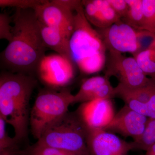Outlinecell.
Wrapping results in <instances>:
<instances>
[{
	"label": "cell",
	"instance_id": "1",
	"mask_svg": "<svg viewBox=\"0 0 155 155\" xmlns=\"http://www.w3.org/2000/svg\"><path fill=\"white\" fill-rule=\"evenodd\" d=\"M12 38L1 54V64L12 73L32 75L47 48L34 9H17Z\"/></svg>",
	"mask_w": 155,
	"mask_h": 155
},
{
	"label": "cell",
	"instance_id": "2",
	"mask_svg": "<svg viewBox=\"0 0 155 155\" xmlns=\"http://www.w3.org/2000/svg\"><path fill=\"white\" fill-rule=\"evenodd\" d=\"M36 81L32 75L3 72L0 76V117L14 128L18 142L27 137L29 101Z\"/></svg>",
	"mask_w": 155,
	"mask_h": 155
},
{
	"label": "cell",
	"instance_id": "3",
	"mask_svg": "<svg viewBox=\"0 0 155 155\" xmlns=\"http://www.w3.org/2000/svg\"><path fill=\"white\" fill-rule=\"evenodd\" d=\"M69 46L72 61L82 73H97L105 66L107 48L97 31L85 17L81 2L75 11Z\"/></svg>",
	"mask_w": 155,
	"mask_h": 155
},
{
	"label": "cell",
	"instance_id": "4",
	"mask_svg": "<svg viewBox=\"0 0 155 155\" xmlns=\"http://www.w3.org/2000/svg\"><path fill=\"white\" fill-rule=\"evenodd\" d=\"M87 130L76 112H68L49 125L36 143L72 153H89Z\"/></svg>",
	"mask_w": 155,
	"mask_h": 155
},
{
	"label": "cell",
	"instance_id": "5",
	"mask_svg": "<svg viewBox=\"0 0 155 155\" xmlns=\"http://www.w3.org/2000/svg\"><path fill=\"white\" fill-rule=\"evenodd\" d=\"M74 95L67 88H52L39 93L30 111L29 125L35 138L38 140L47 127L69 112Z\"/></svg>",
	"mask_w": 155,
	"mask_h": 155
},
{
	"label": "cell",
	"instance_id": "6",
	"mask_svg": "<svg viewBox=\"0 0 155 155\" xmlns=\"http://www.w3.org/2000/svg\"><path fill=\"white\" fill-rule=\"evenodd\" d=\"M105 74L109 78L116 76L119 84L134 89L145 86L152 80L145 74L134 57H127L121 53L108 51Z\"/></svg>",
	"mask_w": 155,
	"mask_h": 155
},
{
	"label": "cell",
	"instance_id": "7",
	"mask_svg": "<svg viewBox=\"0 0 155 155\" xmlns=\"http://www.w3.org/2000/svg\"><path fill=\"white\" fill-rule=\"evenodd\" d=\"M74 63L58 54L45 55L37 69L40 79L50 88L64 87L75 75Z\"/></svg>",
	"mask_w": 155,
	"mask_h": 155
},
{
	"label": "cell",
	"instance_id": "8",
	"mask_svg": "<svg viewBox=\"0 0 155 155\" xmlns=\"http://www.w3.org/2000/svg\"><path fill=\"white\" fill-rule=\"evenodd\" d=\"M39 22L71 37L74 28L75 10L66 0L47 1L34 9Z\"/></svg>",
	"mask_w": 155,
	"mask_h": 155
},
{
	"label": "cell",
	"instance_id": "9",
	"mask_svg": "<svg viewBox=\"0 0 155 155\" xmlns=\"http://www.w3.org/2000/svg\"><path fill=\"white\" fill-rule=\"evenodd\" d=\"M107 51L122 54L129 53L135 57L138 51L137 30L122 20L107 28L97 30Z\"/></svg>",
	"mask_w": 155,
	"mask_h": 155
},
{
	"label": "cell",
	"instance_id": "10",
	"mask_svg": "<svg viewBox=\"0 0 155 155\" xmlns=\"http://www.w3.org/2000/svg\"><path fill=\"white\" fill-rule=\"evenodd\" d=\"M87 130V146L91 155H127L134 150L132 142H127L110 131Z\"/></svg>",
	"mask_w": 155,
	"mask_h": 155
},
{
	"label": "cell",
	"instance_id": "11",
	"mask_svg": "<svg viewBox=\"0 0 155 155\" xmlns=\"http://www.w3.org/2000/svg\"><path fill=\"white\" fill-rule=\"evenodd\" d=\"M75 112L87 129H105L116 114L111 99H96L81 103Z\"/></svg>",
	"mask_w": 155,
	"mask_h": 155
},
{
	"label": "cell",
	"instance_id": "12",
	"mask_svg": "<svg viewBox=\"0 0 155 155\" xmlns=\"http://www.w3.org/2000/svg\"><path fill=\"white\" fill-rule=\"evenodd\" d=\"M148 118L124 105L104 129L131 137L136 141L144 132Z\"/></svg>",
	"mask_w": 155,
	"mask_h": 155
},
{
	"label": "cell",
	"instance_id": "13",
	"mask_svg": "<svg viewBox=\"0 0 155 155\" xmlns=\"http://www.w3.org/2000/svg\"><path fill=\"white\" fill-rule=\"evenodd\" d=\"M109 78L105 75L94 76L84 81L79 90L74 95L73 104L115 97L114 87L111 85Z\"/></svg>",
	"mask_w": 155,
	"mask_h": 155
},
{
	"label": "cell",
	"instance_id": "14",
	"mask_svg": "<svg viewBox=\"0 0 155 155\" xmlns=\"http://www.w3.org/2000/svg\"><path fill=\"white\" fill-rule=\"evenodd\" d=\"M81 2L87 19L99 29L107 28L121 20L108 0H85Z\"/></svg>",
	"mask_w": 155,
	"mask_h": 155
},
{
	"label": "cell",
	"instance_id": "15",
	"mask_svg": "<svg viewBox=\"0 0 155 155\" xmlns=\"http://www.w3.org/2000/svg\"><path fill=\"white\" fill-rule=\"evenodd\" d=\"M115 97L122 99L131 110L144 116L145 107L155 93V80L139 88H127L118 84L114 87Z\"/></svg>",
	"mask_w": 155,
	"mask_h": 155
},
{
	"label": "cell",
	"instance_id": "16",
	"mask_svg": "<svg viewBox=\"0 0 155 155\" xmlns=\"http://www.w3.org/2000/svg\"><path fill=\"white\" fill-rule=\"evenodd\" d=\"M39 23L42 38L46 48L73 62L69 46L70 37L56 28Z\"/></svg>",
	"mask_w": 155,
	"mask_h": 155
},
{
	"label": "cell",
	"instance_id": "17",
	"mask_svg": "<svg viewBox=\"0 0 155 155\" xmlns=\"http://www.w3.org/2000/svg\"><path fill=\"white\" fill-rule=\"evenodd\" d=\"M128 6L126 16L121 20L137 29H143V14L142 0H126Z\"/></svg>",
	"mask_w": 155,
	"mask_h": 155
},
{
	"label": "cell",
	"instance_id": "18",
	"mask_svg": "<svg viewBox=\"0 0 155 155\" xmlns=\"http://www.w3.org/2000/svg\"><path fill=\"white\" fill-rule=\"evenodd\" d=\"M134 58L145 74L155 80V47L140 53Z\"/></svg>",
	"mask_w": 155,
	"mask_h": 155
},
{
	"label": "cell",
	"instance_id": "19",
	"mask_svg": "<svg viewBox=\"0 0 155 155\" xmlns=\"http://www.w3.org/2000/svg\"><path fill=\"white\" fill-rule=\"evenodd\" d=\"M134 150H140L147 151L155 144V119L148 118L144 132L140 138L132 142Z\"/></svg>",
	"mask_w": 155,
	"mask_h": 155
},
{
	"label": "cell",
	"instance_id": "20",
	"mask_svg": "<svg viewBox=\"0 0 155 155\" xmlns=\"http://www.w3.org/2000/svg\"><path fill=\"white\" fill-rule=\"evenodd\" d=\"M143 29L155 33V0H142Z\"/></svg>",
	"mask_w": 155,
	"mask_h": 155
},
{
	"label": "cell",
	"instance_id": "21",
	"mask_svg": "<svg viewBox=\"0 0 155 155\" xmlns=\"http://www.w3.org/2000/svg\"><path fill=\"white\" fill-rule=\"evenodd\" d=\"M6 124L5 120L0 117V152L5 150H20L17 147V144L19 142L14 137L11 138L8 135L6 129Z\"/></svg>",
	"mask_w": 155,
	"mask_h": 155
},
{
	"label": "cell",
	"instance_id": "22",
	"mask_svg": "<svg viewBox=\"0 0 155 155\" xmlns=\"http://www.w3.org/2000/svg\"><path fill=\"white\" fill-rule=\"evenodd\" d=\"M137 34L138 46V51L137 55L141 52L155 47L154 32L144 29H140L137 30Z\"/></svg>",
	"mask_w": 155,
	"mask_h": 155
},
{
	"label": "cell",
	"instance_id": "23",
	"mask_svg": "<svg viewBox=\"0 0 155 155\" xmlns=\"http://www.w3.org/2000/svg\"><path fill=\"white\" fill-rule=\"evenodd\" d=\"M46 2V0H0V7L2 8L13 7L22 10H34Z\"/></svg>",
	"mask_w": 155,
	"mask_h": 155
},
{
	"label": "cell",
	"instance_id": "24",
	"mask_svg": "<svg viewBox=\"0 0 155 155\" xmlns=\"http://www.w3.org/2000/svg\"><path fill=\"white\" fill-rule=\"evenodd\" d=\"M30 155H72L74 153L54 147L35 143L27 150Z\"/></svg>",
	"mask_w": 155,
	"mask_h": 155
},
{
	"label": "cell",
	"instance_id": "25",
	"mask_svg": "<svg viewBox=\"0 0 155 155\" xmlns=\"http://www.w3.org/2000/svg\"><path fill=\"white\" fill-rule=\"evenodd\" d=\"M11 19L5 13L0 14V38L5 39L8 42L12 38V28L11 23Z\"/></svg>",
	"mask_w": 155,
	"mask_h": 155
},
{
	"label": "cell",
	"instance_id": "26",
	"mask_svg": "<svg viewBox=\"0 0 155 155\" xmlns=\"http://www.w3.org/2000/svg\"><path fill=\"white\" fill-rule=\"evenodd\" d=\"M110 6L116 14L119 15L121 19L126 16L128 6L126 0H108Z\"/></svg>",
	"mask_w": 155,
	"mask_h": 155
},
{
	"label": "cell",
	"instance_id": "27",
	"mask_svg": "<svg viewBox=\"0 0 155 155\" xmlns=\"http://www.w3.org/2000/svg\"><path fill=\"white\" fill-rule=\"evenodd\" d=\"M144 116L149 119H155V93L145 107Z\"/></svg>",
	"mask_w": 155,
	"mask_h": 155
},
{
	"label": "cell",
	"instance_id": "28",
	"mask_svg": "<svg viewBox=\"0 0 155 155\" xmlns=\"http://www.w3.org/2000/svg\"><path fill=\"white\" fill-rule=\"evenodd\" d=\"M0 155H13L8 151H3L0 152Z\"/></svg>",
	"mask_w": 155,
	"mask_h": 155
},
{
	"label": "cell",
	"instance_id": "29",
	"mask_svg": "<svg viewBox=\"0 0 155 155\" xmlns=\"http://www.w3.org/2000/svg\"><path fill=\"white\" fill-rule=\"evenodd\" d=\"M72 155H91L90 153L85 154H73Z\"/></svg>",
	"mask_w": 155,
	"mask_h": 155
}]
</instances>
